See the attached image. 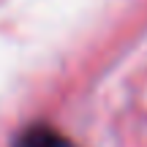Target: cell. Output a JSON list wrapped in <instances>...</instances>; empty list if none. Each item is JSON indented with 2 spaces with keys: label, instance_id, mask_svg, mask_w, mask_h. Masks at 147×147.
I'll return each mask as SVG.
<instances>
[{
  "label": "cell",
  "instance_id": "cell-1",
  "mask_svg": "<svg viewBox=\"0 0 147 147\" xmlns=\"http://www.w3.org/2000/svg\"><path fill=\"white\" fill-rule=\"evenodd\" d=\"M14 147H76V144L68 142L65 136H60V134L52 131V128L36 125V128H27V131L16 139Z\"/></svg>",
  "mask_w": 147,
  "mask_h": 147
}]
</instances>
